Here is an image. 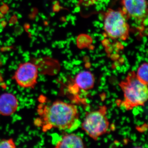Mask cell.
<instances>
[{"label": "cell", "instance_id": "cell-1", "mask_svg": "<svg viewBox=\"0 0 148 148\" xmlns=\"http://www.w3.org/2000/svg\"><path fill=\"white\" fill-rule=\"evenodd\" d=\"M38 112L39 117L35 122L43 131L52 128L61 130L71 129L79 119L77 106L61 101L42 106Z\"/></svg>", "mask_w": 148, "mask_h": 148}, {"label": "cell", "instance_id": "cell-2", "mask_svg": "<svg viewBox=\"0 0 148 148\" xmlns=\"http://www.w3.org/2000/svg\"><path fill=\"white\" fill-rule=\"evenodd\" d=\"M119 85L123 93L121 105L125 110L129 111L138 106H145L148 100V85L138 79L136 72L128 73Z\"/></svg>", "mask_w": 148, "mask_h": 148}, {"label": "cell", "instance_id": "cell-3", "mask_svg": "<svg viewBox=\"0 0 148 148\" xmlns=\"http://www.w3.org/2000/svg\"><path fill=\"white\" fill-rule=\"evenodd\" d=\"M127 18L121 10L109 9L104 14V30L112 40L125 41L129 38L130 27Z\"/></svg>", "mask_w": 148, "mask_h": 148}, {"label": "cell", "instance_id": "cell-4", "mask_svg": "<svg viewBox=\"0 0 148 148\" xmlns=\"http://www.w3.org/2000/svg\"><path fill=\"white\" fill-rule=\"evenodd\" d=\"M108 108L100 106L98 110L88 112L82 123V128L90 138L96 141L109 131L110 123L107 116Z\"/></svg>", "mask_w": 148, "mask_h": 148}, {"label": "cell", "instance_id": "cell-5", "mask_svg": "<svg viewBox=\"0 0 148 148\" xmlns=\"http://www.w3.org/2000/svg\"><path fill=\"white\" fill-rule=\"evenodd\" d=\"M122 10L127 19L134 21L138 30L144 32L148 26L147 0H121Z\"/></svg>", "mask_w": 148, "mask_h": 148}, {"label": "cell", "instance_id": "cell-6", "mask_svg": "<svg viewBox=\"0 0 148 148\" xmlns=\"http://www.w3.org/2000/svg\"><path fill=\"white\" fill-rule=\"evenodd\" d=\"M38 68L32 61L24 62L19 65L13 76L18 86L23 88H34L38 82Z\"/></svg>", "mask_w": 148, "mask_h": 148}, {"label": "cell", "instance_id": "cell-7", "mask_svg": "<svg viewBox=\"0 0 148 148\" xmlns=\"http://www.w3.org/2000/svg\"><path fill=\"white\" fill-rule=\"evenodd\" d=\"M95 78L91 72L83 71L79 72L75 77L73 84L69 88L74 93L80 90L87 91L91 90L95 85Z\"/></svg>", "mask_w": 148, "mask_h": 148}, {"label": "cell", "instance_id": "cell-8", "mask_svg": "<svg viewBox=\"0 0 148 148\" xmlns=\"http://www.w3.org/2000/svg\"><path fill=\"white\" fill-rule=\"evenodd\" d=\"M18 102L16 96L12 93L5 92L0 95V114L10 116L16 112Z\"/></svg>", "mask_w": 148, "mask_h": 148}, {"label": "cell", "instance_id": "cell-9", "mask_svg": "<svg viewBox=\"0 0 148 148\" xmlns=\"http://www.w3.org/2000/svg\"><path fill=\"white\" fill-rule=\"evenodd\" d=\"M85 147L81 137L73 133L64 135L55 146L56 148H84Z\"/></svg>", "mask_w": 148, "mask_h": 148}, {"label": "cell", "instance_id": "cell-10", "mask_svg": "<svg viewBox=\"0 0 148 148\" xmlns=\"http://www.w3.org/2000/svg\"><path fill=\"white\" fill-rule=\"evenodd\" d=\"M148 65L147 62L143 63L139 67L136 73L138 79L144 84L147 85Z\"/></svg>", "mask_w": 148, "mask_h": 148}, {"label": "cell", "instance_id": "cell-11", "mask_svg": "<svg viewBox=\"0 0 148 148\" xmlns=\"http://www.w3.org/2000/svg\"><path fill=\"white\" fill-rule=\"evenodd\" d=\"M16 146L12 139L0 140V148H14Z\"/></svg>", "mask_w": 148, "mask_h": 148}, {"label": "cell", "instance_id": "cell-12", "mask_svg": "<svg viewBox=\"0 0 148 148\" xmlns=\"http://www.w3.org/2000/svg\"><path fill=\"white\" fill-rule=\"evenodd\" d=\"M99 0H79V5L83 6L88 7L93 5Z\"/></svg>", "mask_w": 148, "mask_h": 148}, {"label": "cell", "instance_id": "cell-13", "mask_svg": "<svg viewBox=\"0 0 148 148\" xmlns=\"http://www.w3.org/2000/svg\"><path fill=\"white\" fill-rule=\"evenodd\" d=\"M1 59H0V67L1 66Z\"/></svg>", "mask_w": 148, "mask_h": 148}]
</instances>
